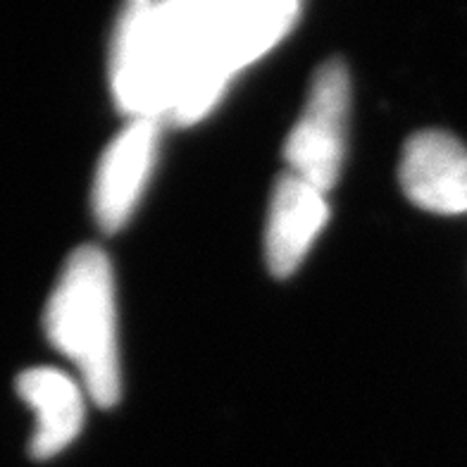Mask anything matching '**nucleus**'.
Instances as JSON below:
<instances>
[{
  "label": "nucleus",
  "instance_id": "obj_1",
  "mask_svg": "<svg viewBox=\"0 0 467 467\" xmlns=\"http://www.w3.org/2000/svg\"><path fill=\"white\" fill-rule=\"evenodd\" d=\"M301 13L291 0H136L117 19L110 84L131 119L193 124L236 72L282 41Z\"/></svg>",
  "mask_w": 467,
  "mask_h": 467
},
{
  "label": "nucleus",
  "instance_id": "obj_2",
  "mask_svg": "<svg viewBox=\"0 0 467 467\" xmlns=\"http://www.w3.org/2000/svg\"><path fill=\"white\" fill-rule=\"evenodd\" d=\"M50 344L69 358L88 396L110 408L119 400L115 277L99 246H79L65 263L46 307Z\"/></svg>",
  "mask_w": 467,
  "mask_h": 467
},
{
  "label": "nucleus",
  "instance_id": "obj_3",
  "mask_svg": "<svg viewBox=\"0 0 467 467\" xmlns=\"http://www.w3.org/2000/svg\"><path fill=\"white\" fill-rule=\"evenodd\" d=\"M348 105V69L344 60L332 57L315 72L306 108L284 146L289 172L325 193L334 189L344 167Z\"/></svg>",
  "mask_w": 467,
  "mask_h": 467
},
{
  "label": "nucleus",
  "instance_id": "obj_4",
  "mask_svg": "<svg viewBox=\"0 0 467 467\" xmlns=\"http://www.w3.org/2000/svg\"><path fill=\"white\" fill-rule=\"evenodd\" d=\"M161 124V119L150 117L131 119L100 155L91 205L99 227L108 234L122 229L134 215L139 198L153 174Z\"/></svg>",
  "mask_w": 467,
  "mask_h": 467
},
{
  "label": "nucleus",
  "instance_id": "obj_5",
  "mask_svg": "<svg viewBox=\"0 0 467 467\" xmlns=\"http://www.w3.org/2000/svg\"><path fill=\"white\" fill-rule=\"evenodd\" d=\"M399 177L418 208L439 215L467 213V146L449 131L427 130L410 136Z\"/></svg>",
  "mask_w": 467,
  "mask_h": 467
},
{
  "label": "nucleus",
  "instance_id": "obj_6",
  "mask_svg": "<svg viewBox=\"0 0 467 467\" xmlns=\"http://www.w3.org/2000/svg\"><path fill=\"white\" fill-rule=\"evenodd\" d=\"M329 220L325 191L294 172H284L272 193L265 227V258L275 277H291Z\"/></svg>",
  "mask_w": 467,
  "mask_h": 467
},
{
  "label": "nucleus",
  "instance_id": "obj_7",
  "mask_svg": "<svg viewBox=\"0 0 467 467\" xmlns=\"http://www.w3.org/2000/svg\"><path fill=\"white\" fill-rule=\"evenodd\" d=\"M17 391L36 412L29 443L34 461H50L79 437L84 427V394L69 375L56 368H31L17 377Z\"/></svg>",
  "mask_w": 467,
  "mask_h": 467
}]
</instances>
